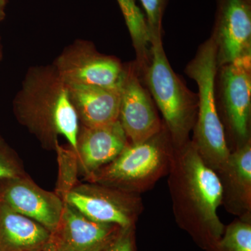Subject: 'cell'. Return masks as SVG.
I'll return each instance as SVG.
<instances>
[{
	"mask_svg": "<svg viewBox=\"0 0 251 251\" xmlns=\"http://www.w3.org/2000/svg\"><path fill=\"white\" fill-rule=\"evenodd\" d=\"M14 112L46 150H55L59 136L76 150L78 119L67 85L53 65L29 69L15 99Z\"/></svg>",
	"mask_w": 251,
	"mask_h": 251,
	"instance_id": "1",
	"label": "cell"
},
{
	"mask_svg": "<svg viewBox=\"0 0 251 251\" xmlns=\"http://www.w3.org/2000/svg\"><path fill=\"white\" fill-rule=\"evenodd\" d=\"M216 48L212 38L200 46L185 69L198 88V117L193 145L210 168L224 169L230 154L216 100Z\"/></svg>",
	"mask_w": 251,
	"mask_h": 251,
	"instance_id": "2",
	"label": "cell"
},
{
	"mask_svg": "<svg viewBox=\"0 0 251 251\" xmlns=\"http://www.w3.org/2000/svg\"><path fill=\"white\" fill-rule=\"evenodd\" d=\"M149 92L161 110L176 143L186 140L192 127L198 96L188 90L167 58L162 35L151 36V59L143 74Z\"/></svg>",
	"mask_w": 251,
	"mask_h": 251,
	"instance_id": "3",
	"label": "cell"
},
{
	"mask_svg": "<svg viewBox=\"0 0 251 251\" xmlns=\"http://www.w3.org/2000/svg\"><path fill=\"white\" fill-rule=\"evenodd\" d=\"M165 139L161 129L145 141L128 143L116 158L86 181L131 192L159 172L164 162Z\"/></svg>",
	"mask_w": 251,
	"mask_h": 251,
	"instance_id": "4",
	"label": "cell"
},
{
	"mask_svg": "<svg viewBox=\"0 0 251 251\" xmlns=\"http://www.w3.org/2000/svg\"><path fill=\"white\" fill-rule=\"evenodd\" d=\"M66 84L121 87L125 66L116 57L99 53L93 44L77 41L64 50L53 64Z\"/></svg>",
	"mask_w": 251,
	"mask_h": 251,
	"instance_id": "5",
	"label": "cell"
},
{
	"mask_svg": "<svg viewBox=\"0 0 251 251\" xmlns=\"http://www.w3.org/2000/svg\"><path fill=\"white\" fill-rule=\"evenodd\" d=\"M63 201L92 221L122 228L133 226L137 212L136 200L129 192L88 181L77 182Z\"/></svg>",
	"mask_w": 251,
	"mask_h": 251,
	"instance_id": "6",
	"label": "cell"
},
{
	"mask_svg": "<svg viewBox=\"0 0 251 251\" xmlns=\"http://www.w3.org/2000/svg\"><path fill=\"white\" fill-rule=\"evenodd\" d=\"M212 38L218 68L251 57V0H216Z\"/></svg>",
	"mask_w": 251,
	"mask_h": 251,
	"instance_id": "7",
	"label": "cell"
},
{
	"mask_svg": "<svg viewBox=\"0 0 251 251\" xmlns=\"http://www.w3.org/2000/svg\"><path fill=\"white\" fill-rule=\"evenodd\" d=\"M219 95L232 134L242 145L249 140L251 112V57L218 68Z\"/></svg>",
	"mask_w": 251,
	"mask_h": 251,
	"instance_id": "8",
	"label": "cell"
},
{
	"mask_svg": "<svg viewBox=\"0 0 251 251\" xmlns=\"http://www.w3.org/2000/svg\"><path fill=\"white\" fill-rule=\"evenodd\" d=\"M136 63L125 66L120 91L119 121L128 143H138L151 138L162 129L151 94L142 84Z\"/></svg>",
	"mask_w": 251,
	"mask_h": 251,
	"instance_id": "9",
	"label": "cell"
},
{
	"mask_svg": "<svg viewBox=\"0 0 251 251\" xmlns=\"http://www.w3.org/2000/svg\"><path fill=\"white\" fill-rule=\"evenodd\" d=\"M183 165L188 193L195 209L213 237L219 239L224 232L217 215L224 196L222 183L193 145L185 152Z\"/></svg>",
	"mask_w": 251,
	"mask_h": 251,
	"instance_id": "10",
	"label": "cell"
},
{
	"mask_svg": "<svg viewBox=\"0 0 251 251\" xmlns=\"http://www.w3.org/2000/svg\"><path fill=\"white\" fill-rule=\"evenodd\" d=\"M0 202L52 233L58 226L64 206L57 193L39 187L27 174L0 183Z\"/></svg>",
	"mask_w": 251,
	"mask_h": 251,
	"instance_id": "11",
	"label": "cell"
},
{
	"mask_svg": "<svg viewBox=\"0 0 251 251\" xmlns=\"http://www.w3.org/2000/svg\"><path fill=\"white\" fill-rule=\"evenodd\" d=\"M122 229L117 225L92 221L64 202L60 221L52 233V246L55 251H103Z\"/></svg>",
	"mask_w": 251,
	"mask_h": 251,
	"instance_id": "12",
	"label": "cell"
},
{
	"mask_svg": "<svg viewBox=\"0 0 251 251\" xmlns=\"http://www.w3.org/2000/svg\"><path fill=\"white\" fill-rule=\"evenodd\" d=\"M128 143L119 120L100 126L81 125L74 151L78 173L87 179L116 158Z\"/></svg>",
	"mask_w": 251,
	"mask_h": 251,
	"instance_id": "13",
	"label": "cell"
},
{
	"mask_svg": "<svg viewBox=\"0 0 251 251\" xmlns=\"http://www.w3.org/2000/svg\"><path fill=\"white\" fill-rule=\"evenodd\" d=\"M79 122L87 127L100 126L118 121L120 88L80 84H66Z\"/></svg>",
	"mask_w": 251,
	"mask_h": 251,
	"instance_id": "14",
	"label": "cell"
},
{
	"mask_svg": "<svg viewBox=\"0 0 251 251\" xmlns=\"http://www.w3.org/2000/svg\"><path fill=\"white\" fill-rule=\"evenodd\" d=\"M52 232L0 202V251H47Z\"/></svg>",
	"mask_w": 251,
	"mask_h": 251,
	"instance_id": "15",
	"label": "cell"
},
{
	"mask_svg": "<svg viewBox=\"0 0 251 251\" xmlns=\"http://www.w3.org/2000/svg\"><path fill=\"white\" fill-rule=\"evenodd\" d=\"M129 31L136 53L137 67L143 72L151 59V36L146 18L135 0H117Z\"/></svg>",
	"mask_w": 251,
	"mask_h": 251,
	"instance_id": "16",
	"label": "cell"
},
{
	"mask_svg": "<svg viewBox=\"0 0 251 251\" xmlns=\"http://www.w3.org/2000/svg\"><path fill=\"white\" fill-rule=\"evenodd\" d=\"M223 170L228 173L231 182L249 202L251 189V140L241 145L234 153H230Z\"/></svg>",
	"mask_w": 251,
	"mask_h": 251,
	"instance_id": "17",
	"label": "cell"
},
{
	"mask_svg": "<svg viewBox=\"0 0 251 251\" xmlns=\"http://www.w3.org/2000/svg\"><path fill=\"white\" fill-rule=\"evenodd\" d=\"M55 150L58 153L61 169V177L55 193L63 200L68 191L78 182L77 180L78 168L75 153L72 148H64L58 143Z\"/></svg>",
	"mask_w": 251,
	"mask_h": 251,
	"instance_id": "18",
	"label": "cell"
},
{
	"mask_svg": "<svg viewBox=\"0 0 251 251\" xmlns=\"http://www.w3.org/2000/svg\"><path fill=\"white\" fill-rule=\"evenodd\" d=\"M220 246L226 251H251V226L244 222L231 224Z\"/></svg>",
	"mask_w": 251,
	"mask_h": 251,
	"instance_id": "19",
	"label": "cell"
},
{
	"mask_svg": "<svg viewBox=\"0 0 251 251\" xmlns=\"http://www.w3.org/2000/svg\"><path fill=\"white\" fill-rule=\"evenodd\" d=\"M27 175L17 153L0 137V183Z\"/></svg>",
	"mask_w": 251,
	"mask_h": 251,
	"instance_id": "20",
	"label": "cell"
},
{
	"mask_svg": "<svg viewBox=\"0 0 251 251\" xmlns=\"http://www.w3.org/2000/svg\"><path fill=\"white\" fill-rule=\"evenodd\" d=\"M143 5L150 36L162 35V21L168 0H140Z\"/></svg>",
	"mask_w": 251,
	"mask_h": 251,
	"instance_id": "21",
	"label": "cell"
},
{
	"mask_svg": "<svg viewBox=\"0 0 251 251\" xmlns=\"http://www.w3.org/2000/svg\"><path fill=\"white\" fill-rule=\"evenodd\" d=\"M103 251H133V226L122 228L116 239Z\"/></svg>",
	"mask_w": 251,
	"mask_h": 251,
	"instance_id": "22",
	"label": "cell"
},
{
	"mask_svg": "<svg viewBox=\"0 0 251 251\" xmlns=\"http://www.w3.org/2000/svg\"><path fill=\"white\" fill-rule=\"evenodd\" d=\"M5 7H6V0H0V22L5 17Z\"/></svg>",
	"mask_w": 251,
	"mask_h": 251,
	"instance_id": "23",
	"label": "cell"
},
{
	"mask_svg": "<svg viewBox=\"0 0 251 251\" xmlns=\"http://www.w3.org/2000/svg\"><path fill=\"white\" fill-rule=\"evenodd\" d=\"M51 251H54L53 247H52H52H51Z\"/></svg>",
	"mask_w": 251,
	"mask_h": 251,
	"instance_id": "24",
	"label": "cell"
},
{
	"mask_svg": "<svg viewBox=\"0 0 251 251\" xmlns=\"http://www.w3.org/2000/svg\"><path fill=\"white\" fill-rule=\"evenodd\" d=\"M51 247H50V249L49 250L47 251H51Z\"/></svg>",
	"mask_w": 251,
	"mask_h": 251,
	"instance_id": "25",
	"label": "cell"
}]
</instances>
